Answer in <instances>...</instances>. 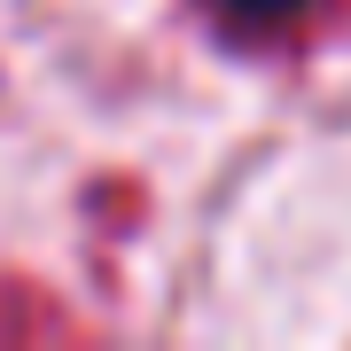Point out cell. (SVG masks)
<instances>
[{"mask_svg":"<svg viewBox=\"0 0 351 351\" xmlns=\"http://www.w3.org/2000/svg\"><path fill=\"white\" fill-rule=\"evenodd\" d=\"M211 8H219V24H234V32H289V24H304L320 0H211Z\"/></svg>","mask_w":351,"mask_h":351,"instance_id":"cell-1","label":"cell"}]
</instances>
